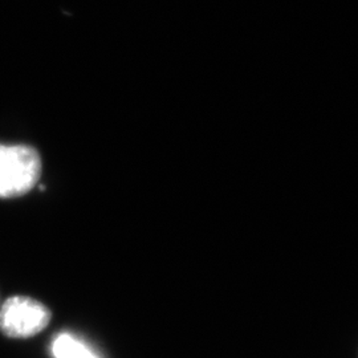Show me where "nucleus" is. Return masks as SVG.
<instances>
[{
    "label": "nucleus",
    "instance_id": "nucleus-3",
    "mask_svg": "<svg viewBox=\"0 0 358 358\" xmlns=\"http://www.w3.org/2000/svg\"><path fill=\"white\" fill-rule=\"evenodd\" d=\"M51 353L53 358H101L84 340L68 332L55 336L51 343Z\"/></svg>",
    "mask_w": 358,
    "mask_h": 358
},
{
    "label": "nucleus",
    "instance_id": "nucleus-2",
    "mask_svg": "<svg viewBox=\"0 0 358 358\" xmlns=\"http://www.w3.org/2000/svg\"><path fill=\"white\" fill-rule=\"evenodd\" d=\"M51 320L47 307L27 296H13L0 308V331L13 338H27L41 332Z\"/></svg>",
    "mask_w": 358,
    "mask_h": 358
},
{
    "label": "nucleus",
    "instance_id": "nucleus-1",
    "mask_svg": "<svg viewBox=\"0 0 358 358\" xmlns=\"http://www.w3.org/2000/svg\"><path fill=\"white\" fill-rule=\"evenodd\" d=\"M41 176L38 152L26 145L0 143V198H17L31 192Z\"/></svg>",
    "mask_w": 358,
    "mask_h": 358
}]
</instances>
